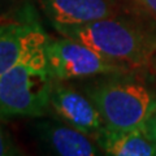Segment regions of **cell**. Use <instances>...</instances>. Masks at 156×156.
Here are the masks:
<instances>
[{
	"label": "cell",
	"mask_w": 156,
	"mask_h": 156,
	"mask_svg": "<svg viewBox=\"0 0 156 156\" xmlns=\"http://www.w3.org/2000/svg\"><path fill=\"white\" fill-rule=\"evenodd\" d=\"M53 29L60 35L82 42L130 69L150 66L156 55V29L129 12L83 25L53 26Z\"/></svg>",
	"instance_id": "1"
},
{
	"label": "cell",
	"mask_w": 156,
	"mask_h": 156,
	"mask_svg": "<svg viewBox=\"0 0 156 156\" xmlns=\"http://www.w3.org/2000/svg\"><path fill=\"white\" fill-rule=\"evenodd\" d=\"M95 142L103 156H156V142L146 130H115L104 128Z\"/></svg>",
	"instance_id": "9"
},
{
	"label": "cell",
	"mask_w": 156,
	"mask_h": 156,
	"mask_svg": "<svg viewBox=\"0 0 156 156\" xmlns=\"http://www.w3.org/2000/svg\"><path fill=\"white\" fill-rule=\"evenodd\" d=\"M143 129L146 130V133H147L151 138L156 142V111L152 113V116L148 119V121L146 122Z\"/></svg>",
	"instance_id": "13"
},
{
	"label": "cell",
	"mask_w": 156,
	"mask_h": 156,
	"mask_svg": "<svg viewBox=\"0 0 156 156\" xmlns=\"http://www.w3.org/2000/svg\"><path fill=\"white\" fill-rule=\"evenodd\" d=\"M151 68L154 69V72H155V74H156V55H155V57L152 58V61H151V65H150Z\"/></svg>",
	"instance_id": "14"
},
{
	"label": "cell",
	"mask_w": 156,
	"mask_h": 156,
	"mask_svg": "<svg viewBox=\"0 0 156 156\" xmlns=\"http://www.w3.org/2000/svg\"><path fill=\"white\" fill-rule=\"evenodd\" d=\"M48 113L94 140L105 128L99 111L90 98L64 81H53Z\"/></svg>",
	"instance_id": "6"
},
{
	"label": "cell",
	"mask_w": 156,
	"mask_h": 156,
	"mask_svg": "<svg viewBox=\"0 0 156 156\" xmlns=\"http://www.w3.org/2000/svg\"><path fill=\"white\" fill-rule=\"evenodd\" d=\"M46 60L53 80L64 82L133 70L107 58L82 42L62 35L61 38H48Z\"/></svg>",
	"instance_id": "4"
},
{
	"label": "cell",
	"mask_w": 156,
	"mask_h": 156,
	"mask_svg": "<svg viewBox=\"0 0 156 156\" xmlns=\"http://www.w3.org/2000/svg\"><path fill=\"white\" fill-rule=\"evenodd\" d=\"M52 26H73L129 12L125 0H35Z\"/></svg>",
	"instance_id": "8"
},
{
	"label": "cell",
	"mask_w": 156,
	"mask_h": 156,
	"mask_svg": "<svg viewBox=\"0 0 156 156\" xmlns=\"http://www.w3.org/2000/svg\"><path fill=\"white\" fill-rule=\"evenodd\" d=\"M31 133L43 156H103L91 136L55 117L34 119Z\"/></svg>",
	"instance_id": "7"
},
{
	"label": "cell",
	"mask_w": 156,
	"mask_h": 156,
	"mask_svg": "<svg viewBox=\"0 0 156 156\" xmlns=\"http://www.w3.org/2000/svg\"><path fill=\"white\" fill-rule=\"evenodd\" d=\"M83 92L109 129H142L156 111V90L131 70L92 77L85 83Z\"/></svg>",
	"instance_id": "2"
},
{
	"label": "cell",
	"mask_w": 156,
	"mask_h": 156,
	"mask_svg": "<svg viewBox=\"0 0 156 156\" xmlns=\"http://www.w3.org/2000/svg\"><path fill=\"white\" fill-rule=\"evenodd\" d=\"M48 38L30 5L0 18V76L43 50Z\"/></svg>",
	"instance_id": "5"
},
{
	"label": "cell",
	"mask_w": 156,
	"mask_h": 156,
	"mask_svg": "<svg viewBox=\"0 0 156 156\" xmlns=\"http://www.w3.org/2000/svg\"><path fill=\"white\" fill-rule=\"evenodd\" d=\"M16 11V0H0V18Z\"/></svg>",
	"instance_id": "12"
},
{
	"label": "cell",
	"mask_w": 156,
	"mask_h": 156,
	"mask_svg": "<svg viewBox=\"0 0 156 156\" xmlns=\"http://www.w3.org/2000/svg\"><path fill=\"white\" fill-rule=\"evenodd\" d=\"M126 3L133 4L134 9H140L142 12L156 18V0H125Z\"/></svg>",
	"instance_id": "11"
},
{
	"label": "cell",
	"mask_w": 156,
	"mask_h": 156,
	"mask_svg": "<svg viewBox=\"0 0 156 156\" xmlns=\"http://www.w3.org/2000/svg\"><path fill=\"white\" fill-rule=\"evenodd\" d=\"M0 156H27L2 122H0Z\"/></svg>",
	"instance_id": "10"
},
{
	"label": "cell",
	"mask_w": 156,
	"mask_h": 156,
	"mask_svg": "<svg viewBox=\"0 0 156 156\" xmlns=\"http://www.w3.org/2000/svg\"><path fill=\"white\" fill-rule=\"evenodd\" d=\"M53 81L46 47L7 70L0 76V120L47 116Z\"/></svg>",
	"instance_id": "3"
}]
</instances>
